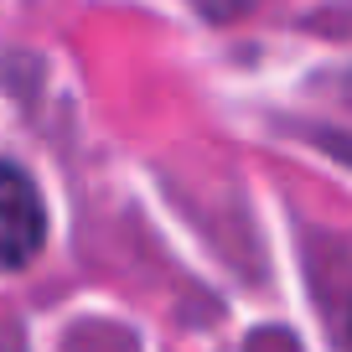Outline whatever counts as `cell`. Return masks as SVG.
I'll list each match as a JSON object with an SVG mask.
<instances>
[{"label":"cell","instance_id":"1","mask_svg":"<svg viewBox=\"0 0 352 352\" xmlns=\"http://www.w3.org/2000/svg\"><path fill=\"white\" fill-rule=\"evenodd\" d=\"M47 239V212L36 197V182L21 166L0 161V275H16L36 259Z\"/></svg>","mask_w":352,"mask_h":352}]
</instances>
